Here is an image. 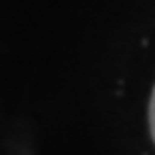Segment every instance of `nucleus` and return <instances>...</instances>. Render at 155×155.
<instances>
[{"instance_id": "nucleus-1", "label": "nucleus", "mask_w": 155, "mask_h": 155, "mask_svg": "<svg viewBox=\"0 0 155 155\" xmlns=\"http://www.w3.org/2000/svg\"><path fill=\"white\" fill-rule=\"evenodd\" d=\"M149 131H151V137H153V143H155V89L151 93V101H149Z\"/></svg>"}]
</instances>
